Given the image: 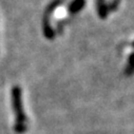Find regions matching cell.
Wrapping results in <instances>:
<instances>
[{
	"label": "cell",
	"mask_w": 134,
	"mask_h": 134,
	"mask_svg": "<svg viewBox=\"0 0 134 134\" xmlns=\"http://www.w3.org/2000/svg\"><path fill=\"white\" fill-rule=\"evenodd\" d=\"M21 91L18 87H15L13 89V103H14V109L16 112V131L17 132H23L24 131V115L22 112L21 107Z\"/></svg>",
	"instance_id": "6da1fadb"
},
{
	"label": "cell",
	"mask_w": 134,
	"mask_h": 134,
	"mask_svg": "<svg viewBox=\"0 0 134 134\" xmlns=\"http://www.w3.org/2000/svg\"><path fill=\"white\" fill-rule=\"evenodd\" d=\"M86 4V0H74V1L70 4L69 10L70 13H77L79 12Z\"/></svg>",
	"instance_id": "7a4b0ae2"
}]
</instances>
